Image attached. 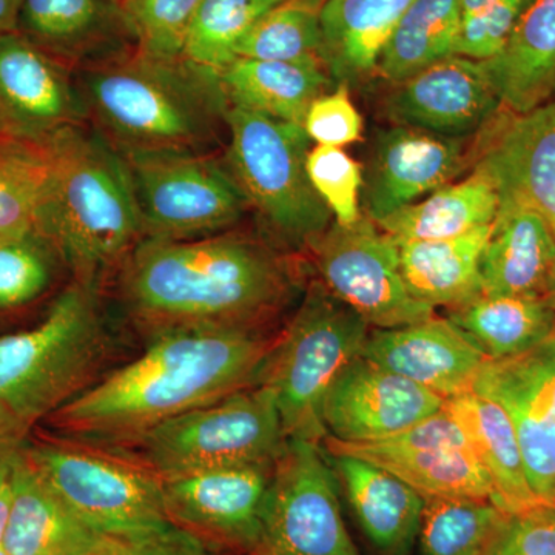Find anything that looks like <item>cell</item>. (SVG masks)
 Instances as JSON below:
<instances>
[{
  "label": "cell",
  "instance_id": "1",
  "mask_svg": "<svg viewBox=\"0 0 555 555\" xmlns=\"http://www.w3.org/2000/svg\"><path fill=\"white\" fill-rule=\"evenodd\" d=\"M288 255L228 230L145 238L116 275L120 305L147 338L179 328L262 332L298 291Z\"/></svg>",
  "mask_w": 555,
  "mask_h": 555
},
{
  "label": "cell",
  "instance_id": "2",
  "mask_svg": "<svg viewBox=\"0 0 555 555\" xmlns=\"http://www.w3.org/2000/svg\"><path fill=\"white\" fill-rule=\"evenodd\" d=\"M275 334L179 328L150 337L145 352L46 420L61 436L118 444L257 386Z\"/></svg>",
  "mask_w": 555,
  "mask_h": 555
},
{
  "label": "cell",
  "instance_id": "3",
  "mask_svg": "<svg viewBox=\"0 0 555 555\" xmlns=\"http://www.w3.org/2000/svg\"><path fill=\"white\" fill-rule=\"evenodd\" d=\"M87 124L120 155H211L229 137L218 73L138 49L75 72Z\"/></svg>",
  "mask_w": 555,
  "mask_h": 555
},
{
  "label": "cell",
  "instance_id": "4",
  "mask_svg": "<svg viewBox=\"0 0 555 555\" xmlns=\"http://www.w3.org/2000/svg\"><path fill=\"white\" fill-rule=\"evenodd\" d=\"M54 166L36 230L72 281L101 291L145 240L129 166L89 124L51 139Z\"/></svg>",
  "mask_w": 555,
  "mask_h": 555
},
{
  "label": "cell",
  "instance_id": "5",
  "mask_svg": "<svg viewBox=\"0 0 555 555\" xmlns=\"http://www.w3.org/2000/svg\"><path fill=\"white\" fill-rule=\"evenodd\" d=\"M112 349L101 291L72 281L36 326L0 335V404L33 429L98 382Z\"/></svg>",
  "mask_w": 555,
  "mask_h": 555
},
{
  "label": "cell",
  "instance_id": "6",
  "mask_svg": "<svg viewBox=\"0 0 555 555\" xmlns=\"http://www.w3.org/2000/svg\"><path fill=\"white\" fill-rule=\"evenodd\" d=\"M224 160L281 254H308L334 222L308 175L310 139L297 124L230 105Z\"/></svg>",
  "mask_w": 555,
  "mask_h": 555
},
{
  "label": "cell",
  "instance_id": "7",
  "mask_svg": "<svg viewBox=\"0 0 555 555\" xmlns=\"http://www.w3.org/2000/svg\"><path fill=\"white\" fill-rule=\"evenodd\" d=\"M371 327L356 310L312 280L275 337L257 386L275 400L287 438L323 443L321 406L328 387L363 353Z\"/></svg>",
  "mask_w": 555,
  "mask_h": 555
},
{
  "label": "cell",
  "instance_id": "8",
  "mask_svg": "<svg viewBox=\"0 0 555 555\" xmlns=\"http://www.w3.org/2000/svg\"><path fill=\"white\" fill-rule=\"evenodd\" d=\"M22 449L65 505L100 534L126 539L173 528L160 478L133 456L64 436L28 437Z\"/></svg>",
  "mask_w": 555,
  "mask_h": 555
},
{
  "label": "cell",
  "instance_id": "9",
  "mask_svg": "<svg viewBox=\"0 0 555 555\" xmlns=\"http://www.w3.org/2000/svg\"><path fill=\"white\" fill-rule=\"evenodd\" d=\"M288 438L264 386L175 416L134 440L118 444L160 480L215 467L275 462Z\"/></svg>",
  "mask_w": 555,
  "mask_h": 555
},
{
  "label": "cell",
  "instance_id": "10",
  "mask_svg": "<svg viewBox=\"0 0 555 555\" xmlns=\"http://www.w3.org/2000/svg\"><path fill=\"white\" fill-rule=\"evenodd\" d=\"M129 166L145 238L190 240L232 230L250 210L217 153L122 156Z\"/></svg>",
  "mask_w": 555,
  "mask_h": 555
},
{
  "label": "cell",
  "instance_id": "11",
  "mask_svg": "<svg viewBox=\"0 0 555 555\" xmlns=\"http://www.w3.org/2000/svg\"><path fill=\"white\" fill-rule=\"evenodd\" d=\"M323 444L288 438L275 460L255 555H361Z\"/></svg>",
  "mask_w": 555,
  "mask_h": 555
},
{
  "label": "cell",
  "instance_id": "12",
  "mask_svg": "<svg viewBox=\"0 0 555 555\" xmlns=\"http://www.w3.org/2000/svg\"><path fill=\"white\" fill-rule=\"evenodd\" d=\"M317 280L371 328H393L436 317V309L409 294L396 240L363 215L350 225L332 222L310 246Z\"/></svg>",
  "mask_w": 555,
  "mask_h": 555
},
{
  "label": "cell",
  "instance_id": "13",
  "mask_svg": "<svg viewBox=\"0 0 555 555\" xmlns=\"http://www.w3.org/2000/svg\"><path fill=\"white\" fill-rule=\"evenodd\" d=\"M323 448L358 456L403 480L425 499L488 500L492 485L459 423L443 408L400 436L375 443H341L332 437ZM494 505V503H492Z\"/></svg>",
  "mask_w": 555,
  "mask_h": 555
},
{
  "label": "cell",
  "instance_id": "14",
  "mask_svg": "<svg viewBox=\"0 0 555 555\" xmlns=\"http://www.w3.org/2000/svg\"><path fill=\"white\" fill-rule=\"evenodd\" d=\"M273 466L251 463L164 478L167 516L210 547L255 555Z\"/></svg>",
  "mask_w": 555,
  "mask_h": 555
},
{
  "label": "cell",
  "instance_id": "15",
  "mask_svg": "<svg viewBox=\"0 0 555 555\" xmlns=\"http://www.w3.org/2000/svg\"><path fill=\"white\" fill-rule=\"evenodd\" d=\"M473 390L505 409L532 492L543 505H555V328L521 356L486 360Z\"/></svg>",
  "mask_w": 555,
  "mask_h": 555
},
{
  "label": "cell",
  "instance_id": "16",
  "mask_svg": "<svg viewBox=\"0 0 555 555\" xmlns=\"http://www.w3.org/2000/svg\"><path fill=\"white\" fill-rule=\"evenodd\" d=\"M82 124L75 72L20 31L0 35V134L50 142Z\"/></svg>",
  "mask_w": 555,
  "mask_h": 555
},
{
  "label": "cell",
  "instance_id": "17",
  "mask_svg": "<svg viewBox=\"0 0 555 555\" xmlns=\"http://www.w3.org/2000/svg\"><path fill=\"white\" fill-rule=\"evenodd\" d=\"M443 404V398L426 387L358 357L328 387L321 420L334 440L375 443L406 433Z\"/></svg>",
  "mask_w": 555,
  "mask_h": 555
},
{
  "label": "cell",
  "instance_id": "18",
  "mask_svg": "<svg viewBox=\"0 0 555 555\" xmlns=\"http://www.w3.org/2000/svg\"><path fill=\"white\" fill-rule=\"evenodd\" d=\"M476 159L466 138L396 126L375 139L364 171L363 206L375 224L422 196L451 184Z\"/></svg>",
  "mask_w": 555,
  "mask_h": 555
},
{
  "label": "cell",
  "instance_id": "19",
  "mask_svg": "<svg viewBox=\"0 0 555 555\" xmlns=\"http://www.w3.org/2000/svg\"><path fill=\"white\" fill-rule=\"evenodd\" d=\"M502 108L486 62L451 56L396 83L385 115L396 126L449 138L485 129Z\"/></svg>",
  "mask_w": 555,
  "mask_h": 555
},
{
  "label": "cell",
  "instance_id": "20",
  "mask_svg": "<svg viewBox=\"0 0 555 555\" xmlns=\"http://www.w3.org/2000/svg\"><path fill=\"white\" fill-rule=\"evenodd\" d=\"M474 166L491 177L499 196L542 215L555 238V98L531 112L495 116L476 145Z\"/></svg>",
  "mask_w": 555,
  "mask_h": 555
},
{
  "label": "cell",
  "instance_id": "21",
  "mask_svg": "<svg viewBox=\"0 0 555 555\" xmlns=\"http://www.w3.org/2000/svg\"><path fill=\"white\" fill-rule=\"evenodd\" d=\"M17 31L73 72L138 49L122 0H22Z\"/></svg>",
  "mask_w": 555,
  "mask_h": 555
},
{
  "label": "cell",
  "instance_id": "22",
  "mask_svg": "<svg viewBox=\"0 0 555 555\" xmlns=\"http://www.w3.org/2000/svg\"><path fill=\"white\" fill-rule=\"evenodd\" d=\"M361 357L448 398L470 392L486 358L447 318L371 328Z\"/></svg>",
  "mask_w": 555,
  "mask_h": 555
},
{
  "label": "cell",
  "instance_id": "23",
  "mask_svg": "<svg viewBox=\"0 0 555 555\" xmlns=\"http://www.w3.org/2000/svg\"><path fill=\"white\" fill-rule=\"evenodd\" d=\"M499 198V210L478 264L481 292L491 297L553 298V230L534 208L509 196Z\"/></svg>",
  "mask_w": 555,
  "mask_h": 555
},
{
  "label": "cell",
  "instance_id": "24",
  "mask_svg": "<svg viewBox=\"0 0 555 555\" xmlns=\"http://www.w3.org/2000/svg\"><path fill=\"white\" fill-rule=\"evenodd\" d=\"M324 454L337 477L339 492L377 554L411 555L425 513V496L366 460L326 449Z\"/></svg>",
  "mask_w": 555,
  "mask_h": 555
},
{
  "label": "cell",
  "instance_id": "25",
  "mask_svg": "<svg viewBox=\"0 0 555 555\" xmlns=\"http://www.w3.org/2000/svg\"><path fill=\"white\" fill-rule=\"evenodd\" d=\"M22 448L13 456L11 506L0 547L9 555H89L113 539L83 524Z\"/></svg>",
  "mask_w": 555,
  "mask_h": 555
},
{
  "label": "cell",
  "instance_id": "26",
  "mask_svg": "<svg viewBox=\"0 0 555 555\" xmlns=\"http://www.w3.org/2000/svg\"><path fill=\"white\" fill-rule=\"evenodd\" d=\"M412 0H327L321 14V62L350 89L377 73L379 57Z\"/></svg>",
  "mask_w": 555,
  "mask_h": 555
},
{
  "label": "cell",
  "instance_id": "27",
  "mask_svg": "<svg viewBox=\"0 0 555 555\" xmlns=\"http://www.w3.org/2000/svg\"><path fill=\"white\" fill-rule=\"evenodd\" d=\"M443 409L462 427L491 480L492 503L502 513L543 505L529 486L516 427L505 409L474 390L448 398Z\"/></svg>",
  "mask_w": 555,
  "mask_h": 555
},
{
  "label": "cell",
  "instance_id": "28",
  "mask_svg": "<svg viewBox=\"0 0 555 555\" xmlns=\"http://www.w3.org/2000/svg\"><path fill=\"white\" fill-rule=\"evenodd\" d=\"M491 228L485 225L449 240L392 236L409 294L433 309L456 308L483 295L478 264Z\"/></svg>",
  "mask_w": 555,
  "mask_h": 555
},
{
  "label": "cell",
  "instance_id": "29",
  "mask_svg": "<svg viewBox=\"0 0 555 555\" xmlns=\"http://www.w3.org/2000/svg\"><path fill=\"white\" fill-rule=\"evenodd\" d=\"M502 108L531 112L555 98V0H531L516 30L486 62Z\"/></svg>",
  "mask_w": 555,
  "mask_h": 555
},
{
  "label": "cell",
  "instance_id": "30",
  "mask_svg": "<svg viewBox=\"0 0 555 555\" xmlns=\"http://www.w3.org/2000/svg\"><path fill=\"white\" fill-rule=\"evenodd\" d=\"M230 105L302 127L306 113L332 79L321 62L238 57L219 73Z\"/></svg>",
  "mask_w": 555,
  "mask_h": 555
},
{
  "label": "cell",
  "instance_id": "31",
  "mask_svg": "<svg viewBox=\"0 0 555 555\" xmlns=\"http://www.w3.org/2000/svg\"><path fill=\"white\" fill-rule=\"evenodd\" d=\"M499 190L480 167L463 181L451 182L426 199L403 207L378 222L400 240H449L491 225L499 210Z\"/></svg>",
  "mask_w": 555,
  "mask_h": 555
},
{
  "label": "cell",
  "instance_id": "32",
  "mask_svg": "<svg viewBox=\"0 0 555 555\" xmlns=\"http://www.w3.org/2000/svg\"><path fill=\"white\" fill-rule=\"evenodd\" d=\"M460 334L489 361L507 360L528 352L555 328V308L550 299L491 297L447 309Z\"/></svg>",
  "mask_w": 555,
  "mask_h": 555
},
{
  "label": "cell",
  "instance_id": "33",
  "mask_svg": "<svg viewBox=\"0 0 555 555\" xmlns=\"http://www.w3.org/2000/svg\"><path fill=\"white\" fill-rule=\"evenodd\" d=\"M462 17V0H412L383 50L377 73L398 83L454 56Z\"/></svg>",
  "mask_w": 555,
  "mask_h": 555
},
{
  "label": "cell",
  "instance_id": "34",
  "mask_svg": "<svg viewBox=\"0 0 555 555\" xmlns=\"http://www.w3.org/2000/svg\"><path fill=\"white\" fill-rule=\"evenodd\" d=\"M53 166L51 141L0 134V243L36 229Z\"/></svg>",
  "mask_w": 555,
  "mask_h": 555
},
{
  "label": "cell",
  "instance_id": "35",
  "mask_svg": "<svg viewBox=\"0 0 555 555\" xmlns=\"http://www.w3.org/2000/svg\"><path fill=\"white\" fill-rule=\"evenodd\" d=\"M281 0H201L182 57L214 73L238 57L241 42Z\"/></svg>",
  "mask_w": 555,
  "mask_h": 555
},
{
  "label": "cell",
  "instance_id": "36",
  "mask_svg": "<svg viewBox=\"0 0 555 555\" xmlns=\"http://www.w3.org/2000/svg\"><path fill=\"white\" fill-rule=\"evenodd\" d=\"M326 2L281 0L241 42L238 57L321 62V14Z\"/></svg>",
  "mask_w": 555,
  "mask_h": 555
},
{
  "label": "cell",
  "instance_id": "37",
  "mask_svg": "<svg viewBox=\"0 0 555 555\" xmlns=\"http://www.w3.org/2000/svg\"><path fill=\"white\" fill-rule=\"evenodd\" d=\"M503 514L488 500L427 499L418 555H481Z\"/></svg>",
  "mask_w": 555,
  "mask_h": 555
},
{
  "label": "cell",
  "instance_id": "38",
  "mask_svg": "<svg viewBox=\"0 0 555 555\" xmlns=\"http://www.w3.org/2000/svg\"><path fill=\"white\" fill-rule=\"evenodd\" d=\"M60 254L38 230L0 243V312L27 308L53 287Z\"/></svg>",
  "mask_w": 555,
  "mask_h": 555
},
{
  "label": "cell",
  "instance_id": "39",
  "mask_svg": "<svg viewBox=\"0 0 555 555\" xmlns=\"http://www.w3.org/2000/svg\"><path fill=\"white\" fill-rule=\"evenodd\" d=\"M308 175L313 189L339 225H350L363 217L360 208L364 171L349 153L339 147L315 145L309 150Z\"/></svg>",
  "mask_w": 555,
  "mask_h": 555
},
{
  "label": "cell",
  "instance_id": "40",
  "mask_svg": "<svg viewBox=\"0 0 555 555\" xmlns=\"http://www.w3.org/2000/svg\"><path fill=\"white\" fill-rule=\"evenodd\" d=\"M201 0H130L127 3L138 50L159 57H182Z\"/></svg>",
  "mask_w": 555,
  "mask_h": 555
},
{
  "label": "cell",
  "instance_id": "41",
  "mask_svg": "<svg viewBox=\"0 0 555 555\" xmlns=\"http://www.w3.org/2000/svg\"><path fill=\"white\" fill-rule=\"evenodd\" d=\"M531 0H496L492 5L463 17L455 56L488 62L505 49Z\"/></svg>",
  "mask_w": 555,
  "mask_h": 555
},
{
  "label": "cell",
  "instance_id": "42",
  "mask_svg": "<svg viewBox=\"0 0 555 555\" xmlns=\"http://www.w3.org/2000/svg\"><path fill=\"white\" fill-rule=\"evenodd\" d=\"M481 555H555V505L503 514Z\"/></svg>",
  "mask_w": 555,
  "mask_h": 555
},
{
  "label": "cell",
  "instance_id": "43",
  "mask_svg": "<svg viewBox=\"0 0 555 555\" xmlns=\"http://www.w3.org/2000/svg\"><path fill=\"white\" fill-rule=\"evenodd\" d=\"M302 129L317 145L343 149L363 137V118L350 100L349 89L338 86L310 104Z\"/></svg>",
  "mask_w": 555,
  "mask_h": 555
},
{
  "label": "cell",
  "instance_id": "44",
  "mask_svg": "<svg viewBox=\"0 0 555 555\" xmlns=\"http://www.w3.org/2000/svg\"><path fill=\"white\" fill-rule=\"evenodd\" d=\"M89 555H215L211 547L184 529L173 528L156 534L108 539Z\"/></svg>",
  "mask_w": 555,
  "mask_h": 555
},
{
  "label": "cell",
  "instance_id": "45",
  "mask_svg": "<svg viewBox=\"0 0 555 555\" xmlns=\"http://www.w3.org/2000/svg\"><path fill=\"white\" fill-rule=\"evenodd\" d=\"M31 427L0 404V463L16 454L30 437Z\"/></svg>",
  "mask_w": 555,
  "mask_h": 555
},
{
  "label": "cell",
  "instance_id": "46",
  "mask_svg": "<svg viewBox=\"0 0 555 555\" xmlns=\"http://www.w3.org/2000/svg\"><path fill=\"white\" fill-rule=\"evenodd\" d=\"M13 456L0 463V545H2L3 534H5L7 521H9Z\"/></svg>",
  "mask_w": 555,
  "mask_h": 555
},
{
  "label": "cell",
  "instance_id": "47",
  "mask_svg": "<svg viewBox=\"0 0 555 555\" xmlns=\"http://www.w3.org/2000/svg\"><path fill=\"white\" fill-rule=\"evenodd\" d=\"M22 0H0V35L17 31Z\"/></svg>",
  "mask_w": 555,
  "mask_h": 555
},
{
  "label": "cell",
  "instance_id": "48",
  "mask_svg": "<svg viewBox=\"0 0 555 555\" xmlns=\"http://www.w3.org/2000/svg\"><path fill=\"white\" fill-rule=\"evenodd\" d=\"M494 2H496V0H462L463 17L478 13V11L485 10L486 7L492 5Z\"/></svg>",
  "mask_w": 555,
  "mask_h": 555
},
{
  "label": "cell",
  "instance_id": "49",
  "mask_svg": "<svg viewBox=\"0 0 555 555\" xmlns=\"http://www.w3.org/2000/svg\"><path fill=\"white\" fill-rule=\"evenodd\" d=\"M0 555H9L5 553V551L2 550V547H0Z\"/></svg>",
  "mask_w": 555,
  "mask_h": 555
},
{
  "label": "cell",
  "instance_id": "50",
  "mask_svg": "<svg viewBox=\"0 0 555 555\" xmlns=\"http://www.w3.org/2000/svg\"><path fill=\"white\" fill-rule=\"evenodd\" d=\"M122 2H124V5H126V7H127V3H129V2H130V0H122ZM126 10H127V9H126Z\"/></svg>",
  "mask_w": 555,
  "mask_h": 555
},
{
  "label": "cell",
  "instance_id": "51",
  "mask_svg": "<svg viewBox=\"0 0 555 555\" xmlns=\"http://www.w3.org/2000/svg\"><path fill=\"white\" fill-rule=\"evenodd\" d=\"M550 302H551V305H553V306H554V308H555V298L551 299V301H550Z\"/></svg>",
  "mask_w": 555,
  "mask_h": 555
}]
</instances>
